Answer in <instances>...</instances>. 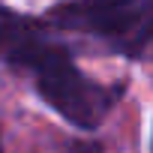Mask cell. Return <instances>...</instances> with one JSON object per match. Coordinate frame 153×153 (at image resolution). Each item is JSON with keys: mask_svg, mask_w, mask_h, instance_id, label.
I'll use <instances>...</instances> for the list:
<instances>
[{"mask_svg": "<svg viewBox=\"0 0 153 153\" xmlns=\"http://www.w3.org/2000/svg\"><path fill=\"white\" fill-rule=\"evenodd\" d=\"M12 60L24 66L27 72H33L36 93L66 123L90 132L108 114L111 93L99 87L93 78H87L63 48L42 45V42H24L12 51Z\"/></svg>", "mask_w": 153, "mask_h": 153, "instance_id": "obj_1", "label": "cell"}, {"mask_svg": "<svg viewBox=\"0 0 153 153\" xmlns=\"http://www.w3.org/2000/svg\"><path fill=\"white\" fill-rule=\"evenodd\" d=\"M153 42V18H150V24L144 27V39H141V45H150Z\"/></svg>", "mask_w": 153, "mask_h": 153, "instance_id": "obj_2", "label": "cell"}, {"mask_svg": "<svg viewBox=\"0 0 153 153\" xmlns=\"http://www.w3.org/2000/svg\"><path fill=\"white\" fill-rule=\"evenodd\" d=\"M150 150H153V141H150Z\"/></svg>", "mask_w": 153, "mask_h": 153, "instance_id": "obj_3", "label": "cell"}]
</instances>
